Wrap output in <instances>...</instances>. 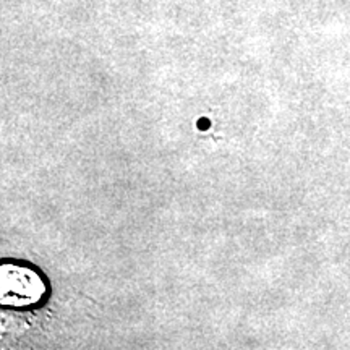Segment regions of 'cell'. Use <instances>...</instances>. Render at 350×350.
I'll return each mask as SVG.
<instances>
[{
  "instance_id": "cell-1",
  "label": "cell",
  "mask_w": 350,
  "mask_h": 350,
  "mask_svg": "<svg viewBox=\"0 0 350 350\" xmlns=\"http://www.w3.org/2000/svg\"><path fill=\"white\" fill-rule=\"evenodd\" d=\"M49 299V282L34 265L2 260L0 265V301L3 308L29 310Z\"/></svg>"
}]
</instances>
